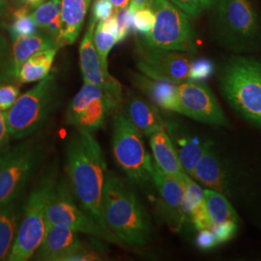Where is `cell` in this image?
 Masks as SVG:
<instances>
[{"label":"cell","instance_id":"6da1fadb","mask_svg":"<svg viewBox=\"0 0 261 261\" xmlns=\"http://www.w3.org/2000/svg\"><path fill=\"white\" fill-rule=\"evenodd\" d=\"M66 165L70 187L80 205L101 226L109 229L103 217L107 165L92 133L82 129L74 133L67 145Z\"/></svg>","mask_w":261,"mask_h":261},{"label":"cell","instance_id":"7a4b0ae2","mask_svg":"<svg viewBox=\"0 0 261 261\" xmlns=\"http://www.w3.org/2000/svg\"><path fill=\"white\" fill-rule=\"evenodd\" d=\"M103 217L121 242L143 246L151 239L149 215L126 182L112 172L107 174L103 189Z\"/></svg>","mask_w":261,"mask_h":261},{"label":"cell","instance_id":"3957f363","mask_svg":"<svg viewBox=\"0 0 261 261\" xmlns=\"http://www.w3.org/2000/svg\"><path fill=\"white\" fill-rule=\"evenodd\" d=\"M219 81L224 99L234 112L261 129V60L231 56L222 66Z\"/></svg>","mask_w":261,"mask_h":261},{"label":"cell","instance_id":"277c9868","mask_svg":"<svg viewBox=\"0 0 261 261\" xmlns=\"http://www.w3.org/2000/svg\"><path fill=\"white\" fill-rule=\"evenodd\" d=\"M216 36L224 47L252 51L261 44V22L252 0H217L212 7Z\"/></svg>","mask_w":261,"mask_h":261},{"label":"cell","instance_id":"5b68a950","mask_svg":"<svg viewBox=\"0 0 261 261\" xmlns=\"http://www.w3.org/2000/svg\"><path fill=\"white\" fill-rule=\"evenodd\" d=\"M56 185L55 173L49 171L30 194L6 260L27 261L37 251L47 230V206Z\"/></svg>","mask_w":261,"mask_h":261},{"label":"cell","instance_id":"8992f818","mask_svg":"<svg viewBox=\"0 0 261 261\" xmlns=\"http://www.w3.org/2000/svg\"><path fill=\"white\" fill-rule=\"evenodd\" d=\"M56 103V80L48 74L4 112L10 137L20 140L37 132L55 110Z\"/></svg>","mask_w":261,"mask_h":261},{"label":"cell","instance_id":"52a82bcc","mask_svg":"<svg viewBox=\"0 0 261 261\" xmlns=\"http://www.w3.org/2000/svg\"><path fill=\"white\" fill-rule=\"evenodd\" d=\"M112 141L114 159L130 180L140 186L152 181L154 163L145 147L142 135L123 111L113 116Z\"/></svg>","mask_w":261,"mask_h":261},{"label":"cell","instance_id":"ba28073f","mask_svg":"<svg viewBox=\"0 0 261 261\" xmlns=\"http://www.w3.org/2000/svg\"><path fill=\"white\" fill-rule=\"evenodd\" d=\"M155 15L152 30L145 35L144 44L150 47L196 53V35L189 16L170 0H151Z\"/></svg>","mask_w":261,"mask_h":261},{"label":"cell","instance_id":"9c48e42d","mask_svg":"<svg viewBox=\"0 0 261 261\" xmlns=\"http://www.w3.org/2000/svg\"><path fill=\"white\" fill-rule=\"evenodd\" d=\"M45 146L28 140L0 158V205L16 201L45 156Z\"/></svg>","mask_w":261,"mask_h":261},{"label":"cell","instance_id":"30bf717a","mask_svg":"<svg viewBox=\"0 0 261 261\" xmlns=\"http://www.w3.org/2000/svg\"><path fill=\"white\" fill-rule=\"evenodd\" d=\"M71 187L65 182L56 185L47 210V224L65 225L79 233L88 234L114 244L121 241L111 230L103 228L75 202Z\"/></svg>","mask_w":261,"mask_h":261},{"label":"cell","instance_id":"8fae6325","mask_svg":"<svg viewBox=\"0 0 261 261\" xmlns=\"http://www.w3.org/2000/svg\"><path fill=\"white\" fill-rule=\"evenodd\" d=\"M179 112L196 121L229 127L224 111L211 89L202 82L190 81L178 85Z\"/></svg>","mask_w":261,"mask_h":261},{"label":"cell","instance_id":"7c38bea8","mask_svg":"<svg viewBox=\"0 0 261 261\" xmlns=\"http://www.w3.org/2000/svg\"><path fill=\"white\" fill-rule=\"evenodd\" d=\"M192 54L165 50L146 46L138 47L137 67L143 75L175 84L188 81Z\"/></svg>","mask_w":261,"mask_h":261},{"label":"cell","instance_id":"4fadbf2b","mask_svg":"<svg viewBox=\"0 0 261 261\" xmlns=\"http://www.w3.org/2000/svg\"><path fill=\"white\" fill-rule=\"evenodd\" d=\"M97 21H91L84 34L80 47V63L84 83H90L100 86L108 95L114 110H117L122 102L121 84L109 71L103 68L93 42L94 30Z\"/></svg>","mask_w":261,"mask_h":261},{"label":"cell","instance_id":"5bb4252c","mask_svg":"<svg viewBox=\"0 0 261 261\" xmlns=\"http://www.w3.org/2000/svg\"><path fill=\"white\" fill-rule=\"evenodd\" d=\"M184 174L185 172L180 176H174L165 173L154 163L152 182L158 190L162 214L169 228L175 232L179 231L186 222L183 209L185 196Z\"/></svg>","mask_w":261,"mask_h":261},{"label":"cell","instance_id":"9a60e30c","mask_svg":"<svg viewBox=\"0 0 261 261\" xmlns=\"http://www.w3.org/2000/svg\"><path fill=\"white\" fill-rule=\"evenodd\" d=\"M192 178L225 196L232 195L233 178L230 167L212 140H207L205 148L196 162Z\"/></svg>","mask_w":261,"mask_h":261},{"label":"cell","instance_id":"2e32d148","mask_svg":"<svg viewBox=\"0 0 261 261\" xmlns=\"http://www.w3.org/2000/svg\"><path fill=\"white\" fill-rule=\"evenodd\" d=\"M83 245L77 231L65 225L47 224L45 237L36 251V259L64 261Z\"/></svg>","mask_w":261,"mask_h":261},{"label":"cell","instance_id":"e0dca14e","mask_svg":"<svg viewBox=\"0 0 261 261\" xmlns=\"http://www.w3.org/2000/svg\"><path fill=\"white\" fill-rule=\"evenodd\" d=\"M166 130L177 152L183 170L192 177L196 162L205 148L207 140H201L176 122H166Z\"/></svg>","mask_w":261,"mask_h":261},{"label":"cell","instance_id":"ac0fdd59","mask_svg":"<svg viewBox=\"0 0 261 261\" xmlns=\"http://www.w3.org/2000/svg\"><path fill=\"white\" fill-rule=\"evenodd\" d=\"M123 112L142 136L149 138L153 133L166 127L158 107L135 94H130L126 100Z\"/></svg>","mask_w":261,"mask_h":261},{"label":"cell","instance_id":"d6986e66","mask_svg":"<svg viewBox=\"0 0 261 261\" xmlns=\"http://www.w3.org/2000/svg\"><path fill=\"white\" fill-rule=\"evenodd\" d=\"M133 84L144 94L150 102L160 109L169 112H179L178 85L179 84L156 80L147 75L135 74L132 77Z\"/></svg>","mask_w":261,"mask_h":261},{"label":"cell","instance_id":"ffe728a7","mask_svg":"<svg viewBox=\"0 0 261 261\" xmlns=\"http://www.w3.org/2000/svg\"><path fill=\"white\" fill-rule=\"evenodd\" d=\"M91 0H61L60 32L57 48L74 44L80 35Z\"/></svg>","mask_w":261,"mask_h":261},{"label":"cell","instance_id":"44dd1931","mask_svg":"<svg viewBox=\"0 0 261 261\" xmlns=\"http://www.w3.org/2000/svg\"><path fill=\"white\" fill-rule=\"evenodd\" d=\"M183 180L185 184L183 209L186 221H189L197 230L211 228L213 224L207 211L203 190L196 183L195 179L189 176L187 173L184 174Z\"/></svg>","mask_w":261,"mask_h":261},{"label":"cell","instance_id":"7402d4cb","mask_svg":"<svg viewBox=\"0 0 261 261\" xmlns=\"http://www.w3.org/2000/svg\"><path fill=\"white\" fill-rule=\"evenodd\" d=\"M149 141L154 163L162 171L174 176H180L185 172L166 127L149 136Z\"/></svg>","mask_w":261,"mask_h":261},{"label":"cell","instance_id":"603a6c76","mask_svg":"<svg viewBox=\"0 0 261 261\" xmlns=\"http://www.w3.org/2000/svg\"><path fill=\"white\" fill-rule=\"evenodd\" d=\"M56 47V42L51 37L45 34H34L30 36L19 37L14 41L11 58V76H17L19 68L30 56L47 48Z\"/></svg>","mask_w":261,"mask_h":261},{"label":"cell","instance_id":"cb8c5ba5","mask_svg":"<svg viewBox=\"0 0 261 261\" xmlns=\"http://www.w3.org/2000/svg\"><path fill=\"white\" fill-rule=\"evenodd\" d=\"M57 49V47L47 48L30 56L19 68L17 80L21 84H29L46 77L50 72Z\"/></svg>","mask_w":261,"mask_h":261},{"label":"cell","instance_id":"d4e9b609","mask_svg":"<svg viewBox=\"0 0 261 261\" xmlns=\"http://www.w3.org/2000/svg\"><path fill=\"white\" fill-rule=\"evenodd\" d=\"M21 217L16 201L0 205V260H6L19 228Z\"/></svg>","mask_w":261,"mask_h":261},{"label":"cell","instance_id":"484cf974","mask_svg":"<svg viewBox=\"0 0 261 261\" xmlns=\"http://www.w3.org/2000/svg\"><path fill=\"white\" fill-rule=\"evenodd\" d=\"M103 97H108V95L100 86L90 83H84L83 87L75 94V97L68 106L65 115L66 123L68 125L75 126L79 117L85 111V109L95 100Z\"/></svg>","mask_w":261,"mask_h":261},{"label":"cell","instance_id":"4316f807","mask_svg":"<svg viewBox=\"0 0 261 261\" xmlns=\"http://www.w3.org/2000/svg\"><path fill=\"white\" fill-rule=\"evenodd\" d=\"M112 111H114V108L108 97L95 100L79 117L75 127L90 133L99 130L103 127L108 115Z\"/></svg>","mask_w":261,"mask_h":261},{"label":"cell","instance_id":"83f0119b","mask_svg":"<svg viewBox=\"0 0 261 261\" xmlns=\"http://www.w3.org/2000/svg\"><path fill=\"white\" fill-rule=\"evenodd\" d=\"M203 193L208 215L213 225L224 223L226 221L238 223V215L232 204L227 199V196L211 189L203 190Z\"/></svg>","mask_w":261,"mask_h":261},{"label":"cell","instance_id":"f1b7e54d","mask_svg":"<svg viewBox=\"0 0 261 261\" xmlns=\"http://www.w3.org/2000/svg\"><path fill=\"white\" fill-rule=\"evenodd\" d=\"M37 29V24L31 14H28V8H20L14 14V19L9 28L10 36L15 41L19 37L36 34Z\"/></svg>","mask_w":261,"mask_h":261},{"label":"cell","instance_id":"f546056e","mask_svg":"<svg viewBox=\"0 0 261 261\" xmlns=\"http://www.w3.org/2000/svg\"><path fill=\"white\" fill-rule=\"evenodd\" d=\"M93 42L102 65L105 69L108 70V56L114 45L118 43L117 37L113 34L105 32L96 24L94 30Z\"/></svg>","mask_w":261,"mask_h":261},{"label":"cell","instance_id":"4dcf8cb0","mask_svg":"<svg viewBox=\"0 0 261 261\" xmlns=\"http://www.w3.org/2000/svg\"><path fill=\"white\" fill-rule=\"evenodd\" d=\"M60 12L61 0H47L37 6L31 16L38 28H45L53 19L60 15Z\"/></svg>","mask_w":261,"mask_h":261},{"label":"cell","instance_id":"1f68e13d","mask_svg":"<svg viewBox=\"0 0 261 261\" xmlns=\"http://www.w3.org/2000/svg\"><path fill=\"white\" fill-rule=\"evenodd\" d=\"M214 63L205 57H199L196 59H192L188 80L196 81V82H203L209 79L214 74Z\"/></svg>","mask_w":261,"mask_h":261},{"label":"cell","instance_id":"d6a6232c","mask_svg":"<svg viewBox=\"0 0 261 261\" xmlns=\"http://www.w3.org/2000/svg\"><path fill=\"white\" fill-rule=\"evenodd\" d=\"M136 10L130 4L124 9L117 10L116 17L118 21V43L124 41L129 33L134 30V17Z\"/></svg>","mask_w":261,"mask_h":261},{"label":"cell","instance_id":"836d02e7","mask_svg":"<svg viewBox=\"0 0 261 261\" xmlns=\"http://www.w3.org/2000/svg\"><path fill=\"white\" fill-rule=\"evenodd\" d=\"M155 22V15L150 7L136 11L134 17V29L142 34H148Z\"/></svg>","mask_w":261,"mask_h":261},{"label":"cell","instance_id":"e575fe53","mask_svg":"<svg viewBox=\"0 0 261 261\" xmlns=\"http://www.w3.org/2000/svg\"><path fill=\"white\" fill-rule=\"evenodd\" d=\"M211 229L214 233L218 245H222L233 239L238 231V224L237 222L226 221L221 224H214Z\"/></svg>","mask_w":261,"mask_h":261},{"label":"cell","instance_id":"d590c367","mask_svg":"<svg viewBox=\"0 0 261 261\" xmlns=\"http://www.w3.org/2000/svg\"><path fill=\"white\" fill-rule=\"evenodd\" d=\"M19 88L17 85H0V111L6 112L19 98Z\"/></svg>","mask_w":261,"mask_h":261},{"label":"cell","instance_id":"8d00e7d4","mask_svg":"<svg viewBox=\"0 0 261 261\" xmlns=\"http://www.w3.org/2000/svg\"><path fill=\"white\" fill-rule=\"evenodd\" d=\"M103 255L98 248H90L83 245L76 252L68 255L64 261L103 260Z\"/></svg>","mask_w":261,"mask_h":261},{"label":"cell","instance_id":"74e56055","mask_svg":"<svg viewBox=\"0 0 261 261\" xmlns=\"http://www.w3.org/2000/svg\"><path fill=\"white\" fill-rule=\"evenodd\" d=\"M116 11L117 10L113 7L111 0H95L92 9V19L97 22L105 20L114 15Z\"/></svg>","mask_w":261,"mask_h":261},{"label":"cell","instance_id":"f35d334b","mask_svg":"<svg viewBox=\"0 0 261 261\" xmlns=\"http://www.w3.org/2000/svg\"><path fill=\"white\" fill-rule=\"evenodd\" d=\"M196 244L197 248L201 251H211L219 246L211 228L198 230V233L196 235Z\"/></svg>","mask_w":261,"mask_h":261},{"label":"cell","instance_id":"ab89813d","mask_svg":"<svg viewBox=\"0 0 261 261\" xmlns=\"http://www.w3.org/2000/svg\"><path fill=\"white\" fill-rule=\"evenodd\" d=\"M11 58L9 57V47L6 39L0 33V80L11 76Z\"/></svg>","mask_w":261,"mask_h":261},{"label":"cell","instance_id":"60d3db41","mask_svg":"<svg viewBox=\"0 0 261 261\" xmlns=\"http://www.w3.org/2000/svg\"><path fill=\"white\" fill-rule=\"evenodd\" d=\"M170 1L173 4H175L178 8L185 12L191 18H197L202 12L199 0H170Z\"/></svg>","mask_w":261,"mask_h":261},{"label":"cell","instance_id":"b9f144b4","mask_svg":"<svg viewBox=\"0 0 261 261\" xmlns=\"http://www.w3.org/2000/svg\"><path fill=\"white\" fill-rule=\"evenodd\" d=\"M97 25L105 32H108V33L115 35L117 37V40H118V21H117L116 13L114 15H112V17H110V18H108L105 20L98 21Z\"/></svg>","mask_w":261,"mask_h":261},{"label":"cell","instance_id":"7bdbcfd3","mask_svg":"<svg viewBox=\"0 0 261 261\" xmlns=\"http://www.w3.org/2000/svg\"><path fill=\"white\" fill-rule=\"evenodd\" d=\"M10 134L4 112L0 111V148L9 140Z\"/></svg>","mask_w":261,"mask_h":261},{"label":"cell","instance_id":"ee69618b","mask_svg":"<svg viewBox=\"0 0 261 261\" xmlns=\"http://www.w3.org/2000/svg\"><path fill=\"white\" fill-rule=\"evenodd\" d=\"M44 29L47 31L48 36L53 38L56 42V39L60 32V15L53 19Z\"/></svg>","mask_w":261,"mask_h":261},{"label":"cell","instance_id":"f6af8a7d","mask_svg":"<svg viewBox=\"0 0 261 261\" xmlns=\"http://www.w3.org/2000/svg\"><path fill=\"white\" fill-rule=\"evenodd\" d=\"M151 0H130V5L134 9L139 10L149 7Z\"/></svg>","mask_w":261,"mask_h":261},{"label":"cell","instance_id":"bcb514c9","mask_svg":"<svg viewBox=\"0 0 261 261\" xmlns=\"http://www.w3.org/2000/svg\"><path fill=\"white\" fill-rule=\"evenodd\" d=\"M19 3L23 4L25 8H32V7H37L41 3L45 2V0H19Z\"/></svg>","mask_w":261,"mask_h":261},{"label":"cell","instance_id":"7dc6e473","mask_svg":"<svg viewBox=\"0 0 261 261\" xmlns=\"http://www.w3.org/2000/svg\"><path fill=\"white\" fill-rule=\"evenodd\" d=\"M111 2L115 9L120 10L129 6L130 0H111Z\"/></svg>","mask_w":261,"mask_h":261},{"label":"cell","instance_id":"c3c4849f","mask_svg":"<svg viewBox=\"0 0 261 261\" xmlns=\"http://www.w3.org/2000/svg\"><path fill=\"white\" fill-rule=\"evenodd\" d=\"M200 1V5L202 10L212 9V7L214 6L215 3L217 0H199Z\"/></svg>","mask_w":261,"mask_h":261},{"label":"cell","instance_id":"681fc988","mask_svg":"<svg viewBox=\"0 0 261 261\" xmlns=\"http://www.w3.org/2000/svg\"><path fill=\"white\" fill-rule=\"evenodd\" d=\"M6 1L7 0H0V11L4 8V6L6 4Z\"/></svg>","mask_w":261,"mask_h":261}]
</instances>
